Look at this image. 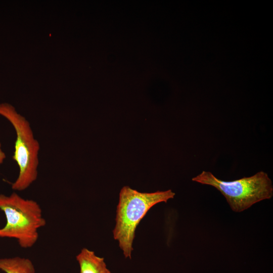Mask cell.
Masks as SVG:
<instances>
[{
	"label": "cell",
	"instance_id": "obj_4",
	"mask_svg": "<svg viewBox=\"0 0 273 273\" xmlns=\"http://www.w3.org/2000/svg\"><path fill=\"white\" fill-rule=\"evenodd\" d=\"M192 180L216 188L225 197L232 210L237 212L262 200L269 199L273 195L271 180L263 171L233 181L220 180L211 172L203 171Z\"/></svg>",
	"mask_w": 273,
	"mask_h": 273
},
{
	"label": "cell",
	"instance_id": "obj_5",
	"mask_svg": "<svg viewBox=\"0 0 273 273\" xmlns=\"http://www.w3.org/2000/svg\"><path fill=\"white\" fill-rule=\"evenodd\" d=\"M76 259L79 265L80 273H111L104 258L98 256L94 251L86 248L81 249Z\"/></svg>",
	"mask_w": 273,
	"mask_h": 273
},
{
	"label": "cell",
	"instance_id": "obj_6",
	"mask_svg": "<svg viewBox=\"0 0 273 273\" xmlns=\"http://www.w3.org/2000/svg\"><path fill=\"white\" fill-rule=\"evenodd\" d=\"M0 270L6 273H35L31 260L20 257L0 258Z\"/></svg>",
	"mask_w": 273,
	"mask_h": 273
},
{
	"label": "cell",
	"instance_id": "obj_2",
	"mask_svg": "<svg viewBox=\"0 0 273 273\" xmlns=\"http://www.w3.org/2000/svg\"><path fill=\"white\" fill-rule=\"evenodd\" d=\"M0 210L6 216V225L0 229V238H14L24 249L33 247L38 240V230L46 224L39 204L15 192L0 194Z\"/></svg>",
	"mask_w": 273,
	"mask_h": 273
},
{
	"label": "cell",
	"instance_id": "obj_7",
	"mask_svg": "<svg viewBox=\"0 0 273 273\" xmlns=\"http://www.w3.org/2000/svg\"><path fill=\"white\" fill-rule=\"evenodd\" d=\"M6 158V155L2 148V145L0 143V165L3 163Z\"/></svg>",
	"mask_w": 273,
	"mask_h": 273
},
{
	"label": "cell",
	"instance_id": "obj_1",
	"mask_svg": "<svg viewBox=\"0 0 273 273\" xmlns=\"http://www.w3.org/2000/svg\"><path fill=\"white\" fill-rule=\"evenodd\" d=\"M174 196L175 193L171 190L141 193L128 186L121 189L113 234L114 239L118 241L119 247L125 258H131L136 228L148 211L156 204L166 203Z\"/></svg>",
	"mask_w": 273,
	"mask_h": 273
},
{
	"label": "cell",
	"instance_id": "obj_3",
	"mask_svg": "<svg viewBox=\"0 0 273 273\" xmlns=\"http://www.w3.org/2000/svg\"><path fill=\"white\" fill-rule=\"evenodd\" d=\"M0 115L13 126L16 133L13 160L17 163L19 173L12 184L14 191H22L37 179L40 145L35 138L30 124L15 108L8 103L0 104Z\"/></svg>",
	"mask_w": 273,
	"mask_h": 273
}]
</instances>
